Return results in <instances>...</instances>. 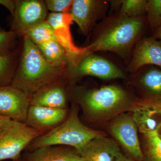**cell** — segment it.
Here are the masks:
<instances>
[{
  "label": "cell",
  "instance_id": "6da1fadb",
  "mask_svg": "<svg viewBox=\"0 0 161 161\" xmlns=\"http://www.w3.org/2000/svg\"><path fill=\"white\" fill-rule=\"evenodd\" d=\"M145 23L144 16L130 18L119 11L105 18L95 26L88 54L109 51L128 58L141 39Z\"/></svg>",
  "mask_w": 161,
  "mask_h": 161
},
{
  "label": "cell",
  "instance_id": "7a4b0ae2",
  "mask_svg": "<svg viewBox=\"0 0 161 161\" xmlns=\"http://www.w3.org/2000/svg\"><path fill=\"white\" fill-rule=\"evenodd\" d=\"M23 37L22 53L11 85L30 98L42 87L64 78L66 70L52 66L36 45L26 36Z\"/></svg>",
  "mask_w": 161,
  "mask_h": 161
},
{
  "label": "cell",
  "instance_id": "3957f363",
  "mask_svg": "<svg viewBox=\"0 0 161 161\" xmlns=\"http://www.w3.org/2000/svg\"><path fill=\"white\" fill-rule=\"evenodd\" d=\"M102 135H104L102 132L82 123L78 117V109L75 107L62 123L35 138L26 149L32 151L43 147L64 146L73 147L79 153L90 141Z\"/></svg>",
  "mask_w": 161,
  "mask_h": 161
},
{
  "label": "cell",
  "instance_id": "277c9868",
  "mask_svg": "<svg viewBox=\"0 0 161 161\" xmlns=\"http://www.w3.org/2000/svg\"><path fill=\"white\" fill-rule=\"evenodd\" d=\"M70 92L88 115L92 116L112 113L122 108L132 100L128 92L117 85L93 89L77 87Z\"/></svg>",
  "mask_w": 161,
  "mask_h": 161
},
{
  "label": "cell",
  "instance_id": "5b68a950",
  "mask_svg": "<svg viewBox=\"0 0 161 161\" xmlns=\"http://www.w3.org/2000/svg\"><path fill=\"white\" fill-rule=\"evenodd\" d=\"M86 76L104 80L126 77L123 71L114 63L94 53L86 55L75 64H69L64 78L71 84Z\"/></svg>",
  "mask_w": 161,
  "mask_h": 161
},
{
  "label": "cell",
  "instance_id": "8992f818",
  "mask_svg": "<svg viewBox=\"0 0 161 161\" xmlns=\"http://www.w3.org/2000/svg\"><path fill=\"white\" fill-rule=\"evenodd\" d=\"M41 135V132L25 123L11 119L0 134V161H20L22 151Z\"/></svg>",
  "mask_w": 161,
  "mask_h": 161
},
{
  "label": "cell",
  "instance_id": "52a82bcc",
  "mask_svg": "<svg viewBox=\"0 0 161 161\" xmlns=\"http://www.w3.org/2000/svg\"><path fill=\"white\" fill-rule=\"evenodd\" d=\"M47 10L44 1L16 0L10 30L23 36L29 30L46 21Z\"/></svg>",
  "mask_w": 161,
  "mask_h": 161
},
{
  "label": "cell",
  "instance_id": "ba28073f",
  "mask_svg": "<svg viewBox=\"0 0 161 161\" xmlns=\"http://www.w3.org/2000/svg\"><path fill=\"white\" fill-rule=\"evenodd\" d=\"M109 1L73 0L70 14L82 34L87 36L98 20L105 18Z\"/></svg>",
  "mask_w": 161,
  "mask_h": 161
},
{
  "label": "cell",
  "instance_id": "9c48e42d",
  "mask_svg": "<svg viewBox=\"0 0 161 161\" xmlns=\"http://www.w3.org/2000/svg\"><path fill=\"white\" fill-rule=\"evenodd\" d=\"M109 130L114 138L133 158L137 161H145L137 128L132 117L125 114L119 115L112 122Z\"/></svg>",
  "mask_w": 161,
  "mask_h": 161
},
{
  "label": "cell",
  "instance_id": "30bf717a",
  "mask_svg": "<svg viewBox=\"0 0 161 161\" xmlns=\"http://www.w3.org/2000/svg\"><path fill=\"white\" fill-rule=\"evenodd\" d=\"M46 20L53 29L58 42L67 52L70 59L69 64H75L87 54V47L80 48L73 42L70 28L73 20L70 13H51L48 14Z\"/></svg>",
  "mask_w": 161,
  "mask_h": 161
},
{
  "label": "cell",
  "instance_id": "8fae6325",
  "mask_svg": "<svg viewBox=\"0 0 161 161\" xmlns=\"http://www.w3.org/2000/svg\"><path fill=\"white\" fill-rule=\"evenodd\" d=\"M30 98L23 91L11 85L0 86V115L25 123Z\"/></svg>",
  "mask_w": 161,
  "mask_h": 161
},
{
  "label": "cell",
  "instance_id": "7c38bea8",
  "mask_svg": "<svg viewBox=\"0 0 161 161\" xmlns=\"http://www.w3.org/2000/svg\"><path fill=\"white\" fill-rule=\"evenodd\" d=\"M69 114L67 108L30 106L25 123L43 135L62 123Z\"/></svg>",
  "mask_w": 161,
  "mask_h": 161
},
{
  "label": "cell",
  "instance_id": "4fadbf2b",
  "mask_svg": "<svg viewBox=\"0 0 161 161\" xmlns=\"http://www.w3.org/2000/svg\"><path fill=\"white\" fill-rule=\"evenodd\" d=\"M132 55L127 70L132 74L147 65L161 67V41L152 38L140 39Z\"/></svg>",
  "mask_w": 161,
  "mask_h": 161
},
{
  "label": "cell",
  "instance_id": "5bb4252c",
  "mask_svg": "<svg viewBox=\"0 0 161 161\" xmlns=\"http://www.w3.org/2000/svg\"><path fill=\"white\" fill-rule=\"evenodd\" d=\"M65 81L62 78L42 87L31 97L30 106L67 109L69 95Z\"/></svg>",
  "mask_w": 161,
  "mask_h": 161
},
{
  "label": "cell",
  "instance_id": "9a60e30c",
  "mask_svg": "<svg viewBox=\"0 0 161 161\" xmlns=\"http://www.w3.org/2000/svg\"><path fill=\"white\" fill-rule=\"evenodd\" d=\"M121 152L118 143L104 135L90 141L79 153L84 161H113Z\"/></svg>",
  "mask_w": 161,
  "mask_h": 161
},
{
  "label": "cell",
  "instance_id": "2e32d148",
  "mask_svg": "<svg viewBox=\"0 0 161 161\" xmlns=\"http://www.w3.org/2000/svg\"><path fill=\"white\" fill-rule=\"evenodd\" d=\"M137 82L148 105L161 108V69L157 67L139 70Z\"/></svg>",
  "mask_w": 161,
  "mask_h": 161
},
{
  "label": "cell",
  "instance_id": "e0dca14e",
  "mask_svg": "<svg viewBox=\"0 0 161 161\" xmlns=\"http://www.w3.org/2000/svg\"><path fill=\"white\" fill-rule=\"evenodd\" d=\"M23 161H84L75 148L64 146H49L27 151Z\"/></svg>",
  "mask_w": 161,
  "mask_h": 161
},
{
  "label": "cell",
  "instance_id": "ac0fdd59",
  "mask_svg": "<svg viewBox=\"0 0 161 161\" xmlns=\"http://www.w3.org/2000/svg\"><path fill=\"white\" fill-rule=\"evenodd\" d=\"M132 119L140 132L143 134L154 132L161 124V109L142 104L132 110Z\"/></svg>",
  "mask_w": 161,
  "mask_h": 161
},
{
  "label": "cell",
  "instance_id": "d6986e66",
  "mask_svg": "<svg viewBox=\"0 0 161 161\" xmlns=\"http://www.w3.org/2000/svg\"><path fill=\"white\" fill-rule=\"evenodd\" d=\"M45 60L52 66L66 70L70 63L67 52L58 40H51L36 45Z\"/></svg>",
  "mask_w": 161,
  "mask_h": 161
},
{
  "label": "cell",
  "instance_id": "ffe728a7",
  "mask_svg": "<svg viewBox=\"0 0 161 161\" xmlns=\"http://www.w3.org/2000/svg\"><path fill=\"white\" fill-rule=\"evenodd\" d=\"M17 50L0 55V86L11 85L18 62Z\"/></svg>",
  "mask_w": 161,
  "mask_h": 161
},
{
  "label": "cell",
  "instance_id": "44dd1931",
  "mask_svg": "<svg viewBox=\"0 0 161 161\" xmlns=\"http://www.w3.org/2000/svg\"><path fill=\"white\" fill-rule=\"evenodd\" d=\"M24 36L36 45L51 40H58L53 29L47 20L29 30Z\"/></svg>",
  "mask_w": 161,
  "mask_h": 161
},
{
  "label": "cell",
  "instance_id": "7402d4cb",
  "mask_svg": "<svg viewBox=\"0 0 161 161\" xmlns=\"http://www.w3.org/2000/svg\"><path fill=\"white\" fill-rule=\"evenodd\" d=\"M145 161H161V140L155 132L143 134Z\"/></svg>",
  "mask_w": 161,
  "mask_h": 161
},
{
  "label": "cell",
  "instance_id": "603a6c76",
  "mask_svg": "<svg viewBox=\"0 0 161 161\" xmlns=\"http://www.w3.org/2000/svg\"><path fill=\"white\" fill-rule=\"evenodd\" d=\"M147 0H122L119 11L130 18L144 16L147 14Z\"/></svg>",
  "mask_w": 161,
  "mask_h": 161
},
{
  "label": "cell",
  "instance_id": "cb8c5ba5",
  "mask_svg": "<svg viewBox=\"0 0 161 161\" xmlns=\"http://www.w3.org/2000/svg\"><path fill=\"white\" fill-rule=\"evenodd\" d=\"M147 20L152 29L161 26V0L147 1Z\"/></svg>",
  "mask_w": 161,
  "mask_h": 161
},
{
  "label": "cell",
  "instance_id": "d4e9b609",
  "mask_svg": "<svg viewBox=\"0 0 161 161\" xmlns=\"http://www.w3.org/2000/svg\"><path fill=\"white\" fill-rule=\"evenodd\" d=\"M17 35L11 30L6 31L0 28V55L15 49Z\"/></svg>",
  "mask_w": 161,
  "mask_h": 161
},
{
  "label": "cell",
  "instance_id": "484cf974",
  "mask_svg": "<svg viewBox=\"0 0 161 161\" xmlns=\"http://www.w3.org/2000/svg\"><path fill=\"white\" fill-rule=\"evenodd\" d=\"M47 10L55 13H70L73 0H45Z\"/></svg>",
  "mask_w": 161,
  "mask_h": 161
},
{
  "label": "cell",
  "instance_id": "4316f807",
  "mask_svg": "<svg viewBox=\"0 0 161 161\" xmlns=\"http://www.w3.org/2000/svg\"><path fill=\"white\" fill-rule=\"evenodd\" d=\"M15 2L16 0H0V5L6 7L12 15L14 10Z\"/></svg>",
  "mask_w": 161,
  "mask_h": 161
},
{
  "label": "cell",
  "instance_id": "83f0119b",
  "mask_svg": "<svg viewBox=\"0 0 161 161\" xmlns=\"http://www.w3.org/2000/svg\"><path fill=\"white\" fill-rule=\"evenodd\" d=\"M113 161H133L132 159L127 157V156L125 155L123 153L121 152L119 153L115 158L114 159Z\"/></svg>",
  "mask_w": 161,
  "mask_h": 161
},
{
  "label": "cell",
  "instance_id": "f1b7e54d",
  "mask_svg": "<svg viewBox=\"0 0 161 161\" xmlns=\"http://www.w3.org/2000/svg\"><path fill=\"white\" fill-rule=\"evenodd\" d=\"M109 3H111V6H112V9H120L121 5L122 0L120 1H110Z\"/></svg>",
  "mask_w": 161,
  "mask_h": 161
},
{
  "label": "cell",
  "instance_id": "f546056e",
  "mask_svg": "<svg viewBox=\"0 0 161 161\" xmlns=\"http://www.w3.org/2000/svg\"><path fill=\"white\" fill-rule=\"evenodd\" d=\"M156 34L157 36L161 41V26H160L159 28L156 30Z\"/></svg>",
  "mask_w": 161,
  "mask_h": 161
},
{
  "label": "cell",
  "instance_id": "4dcf8cb0",
  "mask_svg": "<svg viewBox=\"0 0 161 161\" xmlns=\"http://www.w3.org/2000/svg\"><path fill=\"white\" fill-rule=\"evenodd\" d=\"M159 138L161 140V124L155 132Z\"/></svg>",
  "mask_w": 161,
  "mask_h": 161
},
{
  "label": "cell",
  "instance_id": "1f68e13d",
  "mask_svg": "<svg viewBox=\"0 0 161 161\" xmlns=\"http://www.w3.org/2000/svg\"><path fill=\"white\" fill-rule=\"evenodd\" d=\"M21 161H23L21 160Z\"/></svg>",
  "mask_w": 161,
  "mask_h": 161
},
{
  "label": "cell",
  "instance_id": "d6a6232c",
  "mask_svg": "<svg viewBox=\"0 0 161 161\" xmlns=\"http://www.w3.org/2000/svg\"><path fill=\"white\" fill-rule=\"evenodd\" d=\"M160 108L161 109V108Z\"/></svg>",
  "mask_w": 161,
  "mask_h": 161
}]
</instances>
